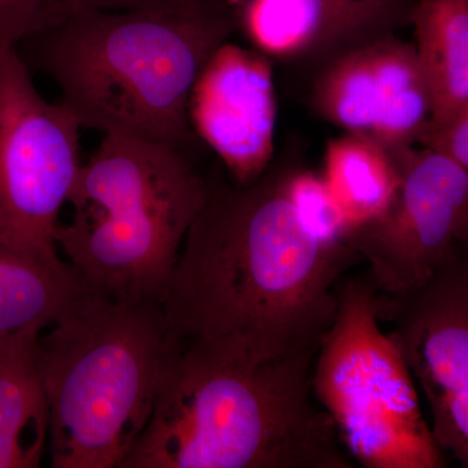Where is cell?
<instances>
[{
  "instance_id": "obj_16",
  "label": "cell",
  "mask_w": 468,
  "mask_h": 468,
  "mask_svg": "<svg viewBox=\"0 0 468 468\" xmlns=\"http://www.w3.org/2000/svg\"><path fill=\"white\" fill-rule=\"evenodd\" d=\"M417 0H316L318 36L311 55L325 61L410 23Z\"/></svg>"
},
{
  "instance_id": "obj_17",
  "label": "cell",
  "mask_w": 468,
  "mask_h": 468,
  "mask_svg": "<svg viewBox=\"0 0 468 468\" xmlns=\"http://www.w3.org/2000/svg\"><path fill=\"white\" fill-rule=\"evenodd\" d=\"M246 30L258 48L277 55H311L318 36L316 0H251Z\"/></svg>"
},
{
  "instance_id": "obj_19",
  "label": "cell",
  "mask_w": 468,
  "mask_h": 468,
  "mask_svg": "<svg viewBox=\"0 0 468 468\" xmlns=\"http://www.w3.org/2000/svg\"><path fill=\"white\" fill-rule=\"evenodd\" d=\"M70 14L69 0H0V43L20 45Z\"/></svg>"
},
{
  "instance_id": "obj_1",
  "label": "cell",
  "mask_w": 468,
  "mask_h": 468,
  "mask_svg": "<svg viewBox=\"0 0 468 468\" xmlns=\"http://www.w3.org/2000/svg\"><path fill=\"white\" fill-rule=\"evenodd\" d=\"M289 174L208 183L160 301L169 341L314 362L337 313L335 286L358 257L307 230Z\"/></svg>"
},
{
  "instance_id": "obj_13",
  "label": "cell",
  "mask_w": 468,
  "mask_h": 468,
  "mask_svg": "<svg viewBox=\"0 0 468 468\" xmlns=\"http://www.w3.org/2000/svg\"><path fill=\"white\" fill-rule=\"evenodd\" d=\"M410 23L432 97V122L468 109V0H417Z\"/></svg>"
},
{
  "instance_id": "obj_12",
  "label": "cell",
  "mask_w": 468,
  "mask_h": 468,
  "mask_svg": "<svg viewBox=\"0 0 468 468\" xmlns=\"http://www.w3.org/2000/svg\"><path fill=\"white\" fill-rule=\"evenodd\" d=\"M29 328L0 338V468L41 466L50 433L39 335Z\"/></svg>"
},
{
  "instance_id": "obj_2",
  "label": "cell",
  "mask_w": 468,
  "mask_h": 468,
  "mask_svg": "<svg viewBox=\"0 0 468 468\" xmlns=\"http://www.w3.org/2000/svg\"><path fill=\"white\" fill-rule=\"evenodd\" d=\"M313 365L169 341L149 421L122 468H350L314 396Z\"/></svg>"
},
{
  "instance_id": "obj_3",
  "label": "cell",
  "mask_w": 468,
  "mask_h": 468,
  "mask_svg": "<svg viewBox=\"0 0 468 468\" xmlns=\"http://www.w3.org/2000/svg\"><path fill=\"white\" fill-rule=\"evenodd\" d=\"M236 27L218 0L131 11L72 12L17 45L30 70L57 85L82 126L184 150L189 101L211 55Z\"/></svg>"
},
{
  "instance_id": "obj_18",
  "label": "cell",
  "mask_w": 468,
  "mask_h": 468,
  "mask_svg": "<svg viewBox=\"0 0 468 468\" xmlns=\"http://www.w3.org/2000/svg\"><path fill=\"white\" fill-rule=\"evenodd\" d=\"M289 198L303 226L326 245H347L350 226L323 176L291 169Z\"/></svg>"
},
{
  "instance_id": "obj_4",
  "label": "cell",
  "mask_w": 468,
  "mask_h": 468,
  "mask_svg": "<svg viewBox=\"0 0 468 468\" xmlns=\"http://www.w3.org/2000/svg\"><path fill=\"white\" fill-rule=\"evenodd\" d=\"M207 189L184 150L101 135L68 199L72 218L58 224V251L92 291L160 303Z\"/></svg>"
},
{
  "instance_id": "obj_8",
  "label": "cell",
  "mask_w": 468,
  "mask_h": 468,
  "mask_svg": "<svg viewBox=\"0 0 468 468\" xmlns=\"http://www.w3.org/2000/svg\"><path fill=\"white\" fill-rule=\"evenodd\" d=\"M393 155L401 180L392 202L346 239L381 294L415 288L467 255L468 171L426 149Z\"/></svg>"
},
{
  "instance_id": "obj_11",
  "label": "cell",
  "mask_w": 468,
  "mask_h": 468,
  "mask_svg": "<svg viewBox=\"0 0 468 468\" xmlns=\"http://www.w3.org/2000/svg\"><path fill=\"white\" fill-rule=\"evenodd\" d=\"M276 115L270 61L223 43L194 84L189 120L236 184H250L267 171L275 149Z\"/></svg>"
},
{
  "instance_id": "obj_6",
  "label": "cell",
  "mask_w": 468,
  "mask_h": 468,
  "mask_svg": "<svg viewBox=\"0 0 468 468\" xmlns=\"http://www.w3.org/2000/svg\"><path fill=\"white\" fill-rule=\"evenodd\" d=\"M335 294L311 384L345 452L366 468L446 467L401 350L380 328V292L367 275L341 279Z\"/></svg>"
},
{
  "instance_id": "obj_9",
  "label": "cell",
  "mask_w": 468,
  "mask_h": 468,
  "mask_svg": "<svg viewBox=\"0 0 468 468\" xmlns=\"http://www.w3.org/2000/svg\"><path fill=\"white\" fill-rule=\"evenodd\" d=\"M380 320L418 381L443 454L468 467V261L446 264L415 288L380 292Z\"/></svg>"
},
{
  "instance_id": "obj_14",
  "label": "cell",
  "mask_w": 468,
  "mask_h": 468,
  "mask_svg": "<svg viewBox=\"0 0 468 468\" xmlns=\"http://www.w3.org/2000/svg\"><path fill=\"white\" fill-rule=\"evenodd\" d=\"M89 291L67 261L48 263L0 243V338L45 331Z\"/></svg>"
},
{
  "instance_id": "obj_20",
  "label": "cell",
  "mask_w": 468,
  "mask_h": 468,
  "mask_svg": "<svg viewBox=\"0 0 468 468\" xmlns=\"http://www.w3.org/2000/svg\"><path fill=\"white\" fill-rule=\"evenodd\" d=\"M417 143L468 171V109L443 122L428 120Z\"/></svg>"
},
{
  "instance_id": "obj_10",
  "label": "cell",
  "mask_w": 468,
  "mask_h": 468,
  "mask_svg": "<svg viewBox=\"0 0 468 468\" xmlns=\"http://www.w3.org/2000/svg\"><path fill=\"white\" fill-rule=\"evenodd\" d=\"M311 100L326 122L390 153L417 144L433 109L414 45L394 33L328 58Z\"/></svg>"
},
{
  "instance_id": "obj_5",
  "label": "cell",
  "mask_w": 468,
  "mask_h": 468,
  "mask_svg": "<svg viewBox=\"0 0 468 468\" xmlns=\"http://www.w3.org/2000/svg\"><path fill=\"white\" fill-rule=\"evenodd\" d=\"M46 329L51 467L122 468L149 421L169 346L160 303L90 289Z\"/></svg>"
},
{
  "instance_id": "obj_21",
  "label": "cell",
  "mask_w": 468,
  "mask_h": 468,
  "mask_svg": "<svg viewBox=\"0 0 468 468\" xmlns=\"http://www.w3.org/2000/svg\"><path fill=\"white\" fill-rule=\"evenodd\" d=\"M72 12L82 9L92 11H131V9H147L165 7L190 0H69Z\"/></svg>"
},
{
  "instance_id": "obj_7",
  "label": "cell",
  "mask_w": 468,
  "mask_h": 468,
  "mask_svg": "<svg viewBox=\"0 0 468 468\" xmlns=\"http://www.w3.org/2000/svg\"><path fill=\"white\" fill-rule=\"evenodd\" d=\"M82 126L45 100L16 46L0 43V243L60 264L57 230L81 168Z\"/></svg>"
},
{
  "instance_id": "obj_15",
  "label": "cell",
  "mask_w": 468,
  "mask_h": 468,
  "mask_svg": "<svg viewBox=\"0 0 468 468\" xmlns=\"http://www.w3.org/2000/svg\"><path fill=\"white\" fill-rule=\"evenodd\" d=\"M322 176L350 230L383 214L401 180L399 162L389 150L350 133L329 141Z\"/></svg>"
}]
</instances>
